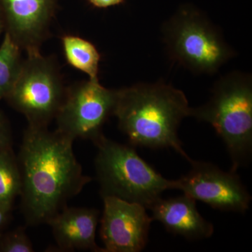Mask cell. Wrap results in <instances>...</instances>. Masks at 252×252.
<instances>
[{"label": "cell", "instance_id": "ffe728a7", "mask_svg": "<svg viewBox=\"0 0 252 252\" xmlns=\"http://www.w3.org/2000/svg\"><path fill=\"white\" fill-rule=\"evenodd\" d=\"M5 31V23L3 15L0 11V34Z\"/></svg>", "mask_w": 252, "mask_h": 252}, {"label": "cell", "instance_id": "52a82bcc", "mask_svg": "<svg viewBox=\"0 0 252 252\" xmlns=\"http://www.w3.org/2000/svg\"><path fill=\"white\" fill-rule=\"evenodd\" d=\"M117 90L107 89L98 80L81 81L68 88L55 119L57 129L73 140L94 143L104 135L102 127L114 114Z\"/></svg>", "mask_w": 252, "mask_h": 252}, {"label": "cell", "instance_id": "30bf717a", "mask_svg": "<svg viewBox=\"0 0 252 252\" xmlns=\"http://www.w3.org/2000/svg\"><path fill=\"white\" fill-rule=\"evenodd\" d=\"M58 0H0L5 31L26 54L39 52L49 35Z\"/></svg>", "mask_w": 252, "mask_h": 252}, {"label": "cell", "instance_id": "7c38bea8", "mask_svg": "<svg viewBox=\"0 0 252 252\" xmlns=\"http://www.w3.org/2000/svg\"><path fill=\"white\" fill-rule=\"evenodd\" d=\"M150 210L153 220L161 223L167 231L189 240L209 238L215 231L211 222L199 213L196 200L185 194L160 198Z\"/></svg>", "mask_w": 252, "mask_h": 252}, {"label": "cell", "instance_id": "6da1fadb", "mask_svg": "<svg viewBox=\"0 0 252 252\" xmlns=\"http://www.w3.org/2000/svg\"><path fill=\"white\" fill-rule=\"evenodd\" d=\"M74 140L48 127L28 126L17 158L21 209L28 225L46 223L92 181L83 173Z\"/></svg>", "mask_w": 252, "mask_h": 252}, {"label": "cell", "instance_id": "8fae6325", "mask_svg": "<svg viewBox=\"0 0 252 252\" xmlns=\"http://www.w3.org/2000/svg\"><path fill=\"white\" fill-rule=\"evenodd\" d=\"M99 217L95 209L66 206L46 223L61 251L104 252L95 242Z\"/></svg>", "mask_w": 252, "mask_h": 252}, {"label": "cell", "instance_id": "d6986e66", "mask_svg": "<svg viewBox=\"0 0 252 252\" xmlns=\"http://www.w3.org/2000/svg\"><path fill=\"white\" fill-rule=\"evenodd\" d=\"M11 212L7 211L3 207H0V234L9 223Z\"/></svg>", "mask_w": 252, "mask_h": 252}, {"label": "cell", "instance_id": "9a60e30c", "mask_svg": "<svg viewBox=\"0 0 252 252\" xmlns=\"http://www.w3.org/2000/svg\"><path fill=\"white\" fill-rule=\"evenodd\" d=\"M22 50L5 33L0 46V101L9 94L21 70Z\"/></svg>", "mask_w": 252, "mask_h": 252}, {"label": "cell", "instance_id": "5bb4252c", "mask_svg": "<svg viewBox=\"0 0 252 252\" xmlns=\"http://www.w3.org/2000/svg\"><path fill=\"white\" fill-rule=\"evenodd\" d=\"M21 175L13 148L0 151V207L12 210L21 192Z\"/></svg>", "mask_w": 252, "mask_h": 252}, {"label": "cell", "instance_id": "9c48e42d", "mask_svg": "<svg viewBox=\"0 0 252 252\" xmlns=\"http://www.w3.org/2000/svg\"><path fill=\"white\" fill-rule=\"evenodd\" d=\"M100 237L104 252H140L145 248L153 221L147 209L112 196L102 197Z\"/></svg>", "mask_w": 252, "mask_h": 252}, {"label": "cell", "instance_id": "2e32d148", "mask_svg": "<svg viewBox=\"0 0 252 252\" xmlns=\"http://www.w3.org/2000/svg\"><path fill=\"white\" fill-rule=\"evenodd\" d=\"M32 243L26 229L19 227L0 234V252H33Z\"/></svg>", "mask_w": 252, "mask_h": 252}, {"label": "cell", "instance_id": "e0dca14e", "mask_svg": "<svg viewBox=\"0 0 252 252\" xmlns=\"http://www.w3.org/2000/svg\"><path fill=\"white\" fill-rule=\"evenodd\" d=\"M12 147V136L9 123L0 112V151Z\"/></svg>", "mask_w": 252, "mask_h": 252}, {"label": "cell", "instance_id": "4fadbf2b", "mask_svg": "<svg viewBox=\"0 0 252 252\" xmlns=\"http://www.w3.org/2000/svg\"><path fill=\"white\" fill-rule=\"evenodd\" d=\"M61 41L68 64L85 73L89 79L98 80L101 56L95 46L85 39L70 34L62 36Z\"/></svg>", "mask_w": 252, "mask_h": 252}, {"label": "cell", "instance_id": "ba28073f", "mask_svg": "<svg viewBox=\"0 0 252 252\" xmlns=\"http://www.w3.org/2000/svg\"><path fill=\"white\" fill-rule=\"evenodd\" d=\"M190 171L176 180L177 189L221 211H248L252 197L236 172H225L211 162L192 160Z\"/></svg>", "mask_w": 252, "mask_h": 252}, {"label": "cell", "instance_id": "8992f818", "mask_svg": "<svg viewBox=\"0 0 252 252\" xmlns=\"http://www.w3.org/2000/svg\"><path fill=\"white\" fill-rule=\"evenodd\" d=\"M66 90L58 64L39 51L27 54L5 99L26 117L28 126L48 127L62 105Z\"/></svg>", "mask_w": 252, "mask_h": 252}, {"label": "cell", "instance_id": "277c9868", "mask_svg": "<svg viewBox=\"0 0 252 252\" xmlns=\"http://www.w3.org/2000/svg\"><path fill=\"white\" fill-rule=\"evenodd\" d=\"M161 34L170 61L195 74L212 75L236 56L220 28L190 5L162 23Z\"/></svg>", "mask_w": 252, "mask_h": 252}, {"label": "cell", "instance_id": "3957f363", "mask_svg": "<svg viewBox=\"0 0 252 252\" xmlns=\"http://www.w3.org/2000/svg\"><path fill=\"white\" fill-rule=\"evenodd\" d=\"M190 117L208 123L224 142L231 159V171L250 160L252 150V77L233 71L214 84L210 98L190 107Z\"/></svg>", "mask_w": 252, "mask_h": 252}, {"label": "cell", "instance_id": "5b68a950", "mask_svg": "<svg viewBox=\"0 0 252 252\" xmlns=\"http://www.w3.org/2000/svg\"><path fill=\"white\" fill-rule=\"evenodd\" d=\"M94 160L102 197L112 196L140 204L150 210L176 180L165 178L147 163L135 149L102 135L97 142Z\"/></svg>", "mask_w": 252, "mask_h": 252}, {"label": "cell", "instance_id": "7a4b0ae2", "mask_svg": "<svg viewBox=\"0 0 252 252\" xmlns=\"http://www.w3.org/2000/svg\"><path fill=\"white\" fill-rule=\"evenodd\" d=\"M190 112L185 93L158 80L117 90L113 115L132 145L171 148L190 162L193 159L184 150L178 136L181 123L190 117Z\"/></svg>", "mask_w": 252, "mask_h": 252}, {"label": "cell", "instance_id": "ac0fdd59", "mask_svg": "<svg viewBox=\"0 0 252 252\" xmlns=\"http://www.w3.org/2000/svg\"><path fill=\"white\" fill-rule=\"evenodd\" d=\"M93 6L99 9H106L124 2V0H88Z\"/></svg>", "mask_w": 252, "mask_h": 252}]
</instances>
